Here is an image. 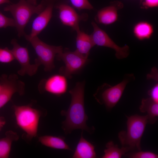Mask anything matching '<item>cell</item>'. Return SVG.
I'll use <instances>...</instances> for the list:
<instances>
[{
	"instance_id": "cell-22",
	"label": "cell",
	"mask_w": 158,
	"mask_h": 158,
	"mask_svg": "<svg viewBox=\"0 0 158 158\" xmlns=\"http://www.w3.org/2000/svg\"><path fill=\"white\" fill-rule=\"evenodd\" d=\"M15 59L11 50L7 47L0 48V62L4 63L11 62Z\"/></svg>"
},
{
	"instance_id": "cell-15",
	"label": "cell",
	"mask_w": 158,
	"mask_h": 158,
	"mask_svg": "<svg viewBox=\"0 0 158 158\" xmlns=\"http://www.w3.org/2000/svg\"><path fill=\"white\" fill-rule=\"evenodd\" d=\"M76 32L77 36L75 51L84 57L88 58L90 50L95 46L90 35L86 33L80 29Z\"/></svg>"
},
{
	"instance_id": "cell-10",
	"label": "cell",
	"mask_w": 158,
	"mask_h": 158,
	"mask_svg": "<svg viewBox=\"0 0 158 158\" xmlns=\"http://www.w3.org/2000/svg\"><path fill=\"white\" fill-rule=\"evenodd\" d=\"M11 44L13 46L11 50L15 59L18 61L21 66L20 69L18 71V74L22 76L27 74L32 76L35 75L39 66L35 63H30L27 48L20 46L15 39L11 40Z\"/></svg>"
},
{
	"instance_id": "cell-4",
	"label": "cell",
	"mask_w": 158,
	"mask_h": 158,
	"mask_svg": "<svg viewBox=\"0 0 158 158\" xmlns=\"http://www.w3.org/2000/svg\"><path fill=\"white\" fill-rule=\"evenodd\" d=\"M16 122L18 126L31 140L37 135L40 111L32 107L30 104L13 106Z\"/></svg>"
},
{
	"instance_id": "cell-3",
	"label": "cell",
	"mask_w": 158,
	"mask_h": 158,
	"mask_svg": "<svg viewBox=\"0 0 158 158\" xmlns=\"http://www.w3.org/2000/svg\"><path fill=\"white\" fill-rule=\"evenodd\" d=\"M48 0H42L37 5L30 4L26 0H20L16 4H11L5 7L4 10L12 15L19 37L25 34V28L31 17L39 14L45 6Z\"/></svg>"
},
{
	"instance_id": "cell-26",
	"label": "cell",
	"mask_w": 158,
	"mask_h": 158,
	"mask_svg": "<svg viewBox=\"0 0 158 158\" xmlns=\"http://www.w3.org/2000/svg\"><path fill=\"white\" fill-rule=\"evenodd\" d=\"M148 94L156 102L158 103V84L157 83L148 92Z\"/></svg>"
},
{
	"instance_id": "cell-14",
	"label": "cell",
	"mask_w": 158,
	"mask_h": 158,
	"mask_svg": "<svg viewBox=\"0 0 158 158\" xmlns=\"http://www.w3.org/2000/svg\"><path fill=\"white\" fill-rule=\"evenodd\" d=\"M123 7V4L119 1L112 2L108 6L99 10L95 19L97 23L105 25L111 24L118 20V10Z\"/></svg>"
},
{
	"instance_id": "cell-27",
	"label": "cell",
	"mask_w": 158,
	"mask_h": 158,
	"mask_svg": "<svg viewBox=\"0 0 158 158\" xmlns=\"http://www.w3.org/2000/svg\"><path fill=\"white\" fill-rule=\"evenodd\" d=\"M145 8L158 7V0H143L141 4Z\"/></svg>"
},
{
	"instance_id": "cell-17",
	"label": "cell",
	"mask_w": 158,
	"mask_h": 158,
	"mask_svg": "<svg viewBox=\"0 0 158 158\" xmlns=\"http://www.w3.org/2000/svg\"><path fill=\"white\" fill-rule=\"evenodd\" d=\"M139 109L141 112L147 113L148 123L153 124L156 122L158 116V103L151 97L143 98Z\"/></svg>"
},
{
	"instance_id": "cell-6",
	"label": "cell",
	"mask_w": 158,
	"mask_h": 158,
	"mask_svg": "<svg viewBox=\"0 0 158 158\" xmlns=\"http://www.w3.org/2000/svg\"><path fill=\"white\" fill-rule=\"evenodd\" d=\"M133 74H127L122 81L112 86L106 83L98 87L94 96L100 104H104L108 109L115 106L121 98L127 85L135 80Z\"/></svg>"
},
{
	"instance_id": "cell-21",
	"label": "cell",
	"mask_w": 158,
	"mask_h": 158,
	"mask_svg": "<svg viewBox=\"0 0 158 158\" xmlns=\"http://www.w3.org/2000/svg\"><path fill=\"white\" fill-rule=\"evenodd\" d=\"M107 149L104 150V154L102 158H120L128 150L122 147L120 148L118 145L115 144L113 141H110L106 145Z\"/></svg>"
},
{
	"instance_id": "cell-12",
	"label": "cell",
	"mask_w": 158,
	"mask_h": 158,
	"mask_svg": "<svg viewBox=\"0 0 158 158\" xmlns=\"http://www.w3.org/2000/svg\"><path fill=\"white\" fill-rule=\"evenodd\" d=\"M68 87L67 78L59 74L42 79L39 84L38 89L41 93L47 92L57 96H60L66 92Z\"/></svg>"
},
{
	"instance_id": "cell-29",
	"label": "cell",
	"mask_w": 158,
	"mask_h": 158,
	"mask_svg": "<svg viewBox=\"0 0 158 158\" xmlns=\"http://www.w3.org/2000/svg\"><path fill=\"white\" fill-rule=\"evenodd\" d=\"M6 122L5 118L3 117L0 116V131L5 125Z\"/></svg>"
},
{
	"instance_id": "cell-16",
	"label": "cell",
	"mask_w": 158,
	"mask_h": 158,
	"mask_svg": "<svg viewBox=\"0 0 158 158\" xmlns=\"http://www.w3.org/2000/svg\"><path fill=\"white\" fill-rule=\"evenodd\" d=\"M83 131L72 158H96V154L94 146L83 138Z\"/></svg>"
},
{
	"instance_id": "cell-23",
	"label": "cell",
	"mask_w": 158,
	"mask_h": 158,
	"mask_svg": "<svg viewBox=\"0 0 158 158\" xmlns=\"http://www.w3.org/2000/svg\"><path fill=\"white\" fill-rule=\"evenodd\" d=\"M70 0L73 7L78 10H91L93 9V7L88 0Z\"/></svg>"
},
{
	"instance_id": "cell-28",
	"label": "cell",
	"mask_w": 158,
	"mask_h": 158,
	"mask_svg": "<svg viewBox=\"0 0 158 158\" xmlns=\"http://www.w3.org/2000/svg\"><path fill=\"white\" fill-rule=\"evenodd\" d=\"M147 79H152L155 81H158V71L155 67L153 68L150 73L147 75Z\"/></svg>"
},
{
	"instance_id": "cell-5",
	"label": "cell",
	"mask_w": 158,
	"mask_h": 158,
	"mask_svg": "<svg viewBox=\"0 0 158 158\" xmlns=\"http://www.w3.org/2000/svg\"><path fill=\"white\" fill-rule=\"evenodd\" d=\"M24 36L30 43L37 54L35 63L39 66L43 65L45 71H51L55 67L54 59L63 50L62 47L47 44L40 40L37 36L31 37Z\"/></svg>"
},
{
	"instance_id": "cell-32",
	"label": "cell",
	"mask_w": 158,
	"mask_h": 158,
	"mask_svg": "<svg viewBox=\"0 0 158 158\" xmlns=\"http://www.w3.org/2000/svg\"><path fill=\"white\" fill-rule=\"evenodd\" d=\"M143 0H140V4L141 5Z\"/></svg>"
},
{
	"instance_id": "cell-2",
	"label": "cell",
	"mask_w": 158,
	"mask_h": 158,
	"mask_svg": "<svg viewBox=\"0 0 158 158\" xmlns=\"http://www.w3.org/2000/svg\"><path fill=\"white\" fill-rule=\"evenodd\" d=\"M127 117V130L119 132V139L122 147L129 151L134 150L140 151L141 139L148 123L147 116L135 114Z\"/></svg>"
},
{
	"instance_id": "cell-30",
	"label": "cell",
	"mask_w": 158,
	"mask_h": 158,
	"mask_svg": "<svg viewBox=\"0 0 158 158\" xmlns=\"http://www.w3.org/2000/svg\"><path fill=\"white\" fill-rule=\"evenodd\" d=\"M27 1L29 3L33 5H37V0H27Z\"/></svg>"
},
{
	"instance_id": "cell-8",
	"label": "cell",
	"mask_w": 158,
	"mask_h": 158,
	"mask_svg": "<svg viewBox=\"0 0 158 158\" xmlns=\"http://www.w3.org/2000/svg\"><path fill=\"white\" fill-rule=\"evenodd\" d=\"M0 109L10 100L14 94L22 95L24 93L25 84L18 79L16 74L2 75L0 77Z\"/></svg>"
},
{
	"instance_id": "cell-25",
	"label": "cell",
	"mask_w": 158,
	"mask_h": 158,
	"mask_svg": "<svg viewBox=\"0 0 158 158\" xmlns=\"http://www.w3.org/2000/svg\"><path fill=\"white\" fill-rule=\"evenodd\" d=\"M8 27H15L13 18L7 17L0 11V28H6Z\"/></svg>"
},
{
	"instance_id": "cell-1",
	"label": "cell",
	"mask_w": 158,
	"mask_h": 158,
	"mask_svg": "<svg viewBox=\"0 0 158 158\" xmlns=\"http://www.w3.org/2000/svg\"><path fill=\"white\" fill-rule=\"evenodd\" d=\"M85 81L78 82L75 87L70 90L71 96L70 104L67 110H62L61 115L66 117L62 122V128L66 135L71 133L74 130L80 129L91 133L94 128L87 125L88 117L84 107Z\"/></svg>"
},
{
	"instance_id": "cell-7",
	"label": "cell",
	"mask_w": 158,
	"mask_h": 158,
	"mask_svg": "<svg viewBox=\"0 0 158 158\" xmlns=\"http://www.w3.org/2000/svg\"><path fill=\"white\" fill-rule=\"evenodd\" d=\"M56 59L62 61L64 66L60 68L59 74L71 79L72 75L80 72L88 62L89 60L76 52L71 51L68 48H65L58 54Z\"/></svg>"
},
{
	"instance_id": "cell-33",
	"label": "cell",
	"mask_w": 158,
	"mask_h": 158,
	"mask_svg": "<svg viewBox=\"0 0 158 158\" xmlns=\"http://www.w3.org/2000/svg\"><path fill=\"white\" fill-rule=\"evenodd\" d=\"M1 89V85L0 84V91Z\"/></svg>"
},
{
	"instance_id": "cell-13",
	"label": "cell",
	"mask_w": 158,
	"mask_h": 158,
	"mask_svg": "<svg viewBox=\"0 0 158 158\" xmlns=\"http://www.w3.org/2000/svg\"><path fill=\"white\" fill-rule=\"evenodd\" d=\"M58 0H48L45 6L34 20L29 35H24L31 37L37 36L46 27L52 16L54 8Z\"/></svg>"
},
{
	"instance_id": "cell-11",
	"label": "cell",
	"mask_w": 158,
	"mask_h": 158,
	"mask_svg": "<svg viewBox=\"0 0 158 158\" xmlns=\"http://www.w3.org/2000/svg\"><path fill=\"white\" fill-rule=\"evenodd\" d=\"M54 7L58 10L59 18L62 24L71 27L75 31L80 29V22L85 21L87 19L88 15L87 14L79 15L73 7L66 4H55Z\"/></svg>"
},
{
	"instance_id": "cell-18",
	"label": "cell",
	"mask_w": 158,
	"mask_h": 158,
	"mask_svg": "<svg viewBox=\"0 0 158 158\" xmlns=\"http://www.w3.org/2000/svg\"><path fill=\"white\" fill-rule=\"evenodd\" d=\"M65 138L50 135L42 136L38 138L39 141L43 145L53 149L71 150L66 143Z\"/></svg>"
},
{
	"instance_id": "cell-31",
	"label": "cell",
	"mask_w": 158,
	"mask_h": 158,
	"mask_svg": "<svg viewBox=\"0 0 158 158\" xmlns=\"http://www.w3.org/2000/svg\"><path fill=\"white\" fill-rule=\"evenodd\" d=\"M5 3L11 4L9 0H0V5Z\"/></svg>"
},
{
	"instance_id": "cell-20",
	"label": "cell",
	"mask_w": 158,
	"mask_h": 158,
	"mask_svg": "<svg viewBox=\"0 0 158 158\" xmlns=\"http://www.w3.org/2000/svg\"><path fill=\"white\" fill-rule=\"evenodd\" d=\"M133 32L135 36L139 40L149 39L153 34L154 27L147 22L140 21L134 25Z\"/></svg>"
},
{
	"instance_id": "cell-9",
	"label": "cell",
	"mask_w": 158,
	"mask_h": 158,
	"mask_svg": "<svg viewBox=\"0 0 158 158\" xmlns=\"http://www.w3.org/2000/svg\"><path fill=\"white\" fill-rule=\"evenodd\" d=\"M91 24L93 30L90 36L95 45L106 47L114 49L116 52V58L119 59L126 58L128 56L130 52L128 46L126 45L123 47L118 46L94 21L91 22Z\"/></svg>"
},
{
	"instance_id": "cell-19",
	"label": "cell",
	"mask_w": 158,
	"mask_h": 158,
	"mask_svg": "<svg viewBox=\"0 0 158 158\" xmlns=\"http://www.w3.org/2000/svg\"><path fill=\"white\" fill-rule=\"evenodd\" d=\"M19 138L18 134L12 130L7 131L5 136L0 139V158H8L12 143Z\"/></svg>"
},
{
	"instance_id": "cell-24",
	"label": "cell",
	"mask_w": 158,
	"mask_h": 158,
	"mask_svg": "<svg viewBox=\"0 0 158 158\" xmlns=\"http://www.w3.org/2000/svg\"><path fill=\"white\" fill-rule=\"evenodd\" d=\"M128 157L131 158H157L158 155L152 152L140 151L132 153Z\"/></svg>"
}]
</instances>
